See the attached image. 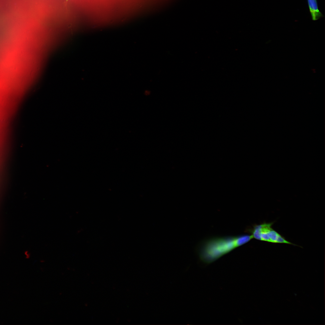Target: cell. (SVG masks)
I'll use <instances>...</instances> for the list:
<instances>
[{
  "instance_id": "7a4b0ae2",
  "label": "cell",
  "mask_w": 325,
  "mask_h": 325,
  "mask_svg": "<svg viewBox=\"0 0 325 325\" xmlns=\"http://www.w3.org/2000/svg\"><path fill=\"white\" fill-rule=\"evenodd\" d=\"M274 222H264L255 224L248 229L247 232L250 234L253 238L274 243H284L296 246L287 240L285 238L274 230L272 227Z\"/></svg>"
},
{
  "instance_id": "3957f363",
  "label": "cell",
  "mask_w": 325,
  "mask_h": 325,
  "mask_svg": "<svg viewBox=\"0 0 325 325\" xmlns=\"http://www.w3.org/2000/svg\"><path fill=\"white\" fill-rule=\"evenodd\" d=\"M312 20H316L323 17L319 11L317 0H307Z\"/></svg>"
},
{
  "instance_id": "6da1fadb",
  "label": "cell",
  "mask_w": 325,
  "mask_h": 325,
  "mask_svg": "<svg viewBox=\"0 0 325 325\" xmlns=\"http://www.w3.org/2000/svg\"><path fill=\"white\" fill-rule=\"evenodd\" d=\"M252 238V235L248 234L212 238L200 242L196 251L202 262L209 264Z\"/></svg>"
}]
</instances>
